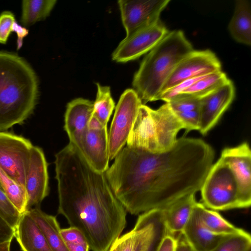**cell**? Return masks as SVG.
I'll return each mask as SVG.
<instances>
[{"instance_id":"cell-1","label":"cell","mask_w":251,"mask_h":251,"mask_svg":"<svg viewBox=\"0 0 251 251\" xmlns=\"http://www.w3.org/2000/svg\"><path fill=\"white\" fill-rule=\"evenodd\" d=\"M214 158L213 149L203 140L182 137L164 152L123 148L105 175L126 211L138 215L164 210L180 198L196 194Z\"/></svg>"},{"instance_id":"cell-2","label":"cell","mask_w":251,"mask_h":251,"mask_svg":"<svg viewBox=\"0 0 251 251\" xmlns=\"http://www.w3.org/2000/svg\"><path fill=\"white\" fill-rule=\"evenodd\" d=\"M57 213L78 229L92 251H109L126 224V211L105 173L94 170L69 143L55 155Z\"/></svg>"},{"instance_id":"cell-3","label":"cell","mask_w":251,"mask_h":251,"mask_svg":"<svg viewBox=\"0 0 251 251\" xmlns=\"http://www.w3.org/2000/svg\"><path fill=\"white\" fill-rule=\"evenodd\" d=\"M38 95V79L30 65L16 54L0 51V132L23 123Z\"/></svg>"},{"instance_id":"cell-4","label":"cell","mask_w":251,"mask_h":251,"mask_svg":"<svg viewBox=\"0 0 251 251\" xmlns=\"http://www.w3.org/2000/svg\"><path fill=\"white\" fill-rule=\"evenodd\" d=\"M194 50L182 30L169 31L142 60L132 86L143 104L158 100L162 88L178 63Z\"/></svg>"},{"instance_id":"cell-5","label":"cell","mask_w":251,"mask_h":251,"mask_svg":"<svg viewBox=\"0 0 251 251\" xmlns=\"http://www.w3.org/2000/svg\"><path fill=\"white\" fill-rule=\"evenodd\" d=\"M200 190L206 208L215 211L242 208L235 178L221 157L211 167Z\"/></svg>"},{"instance_id":"cell-6","label":"cell","mask_w":251,"mask_h":251,"mask_svg":"<svg viewBox=\"0 0 251 251\" xmlns=\"http://www.w3.org/2000/svg\"><path fill=\"white\" fill-rule=\"evenodd\" d=\"M142 104L133 89H126L121 95L108 133L109 160L114 159L126 143Z\"/></svg>"},{"instance_id":"cell-7","label":"cell","mask_w":251,"mask_h":251,"mask_svg":"<svg viewBox=\"0 0 251 251\" xmlns=\"http://www.w3.org/2000/svg\"><path fill=\"white\" fill-rule=\"evenodd\" d=\"M33 147L24 137L0 132V168L24 187Z\"/></svg>"},{"instance_id":"cell-8","label":"cell","mask_w":251,"mask_h":251,"mask_svg":"<svg viewBox=\"0 0 251 251\" xmlns=\"http://www.w3.org/2000/svg\"><path fill=\"white\" fill-rule=\"evenodd\" d=\"M170 0H120L118 1L123 25L128 36L159 22Z\"/></svg>"},{"instance_id":"cell-9","label":"cell","mask_w":251,"mask_h":251,"mask_svg":"<svg viewBox=\"0 0 251 251\" xmlns=\"http://www.w3.org/2000/svg\"><path fill=\"white\" fill-rule=\"evenodd\" d=\"M169 32L160 20L153 25L126 36L113 52L112 59L120 63L136 59L151 50Z\"/></svg>"},{"instance_id":"cell-10","label":"cell","mask_w":251,"mask_h":251,"mask_svg":"<svg viewBox=\"0 0 251 251\" xmlns=\"http://www.w3.org/2000/svg\"><path fill=\"white\" fill-rule=\"evenodd\" d=\"M222 71L221 62L211 50H193L177 65L164 85L161 94L187 79Z\"/></svg>"},{"instance_id":"cell-11","label":"cell","mask_w":251,"mask_h":251,"mask_svg":"<svg viewBox=\"0 0 251 251\" xmlns=\"http://www.w3.org/2000/svg\"><path fill=\"white\" fill-rule=\"evenodd\" d=\"M229 166L237 182L242 208L251 203V151L249 145L243 142L237 146L225 148L221 155Z\"/></svg>"},{"instance_id":"cell-12","label":"cell","mask_w":251,"mask_h":251,"mask_svg":"<svg viewBox=\"0 0 251 251\" xmlns=\"http://www.w3.org/2000/svg\"><path fill=\"white\" fill-rule=\"evenodd\" d=\"M235 97V87L229 79L211 94L200 100L199 131L205 135L218 122Z\"/></svg>"},{"instance_id":"cell-13","label":"cell","mask_w":251,"mask_h":251,"mask_svg":"<svg viewBox=\"0 0 251 251\" xmlns=\"http://www.w3.org/2000/svg\"><path fill=\"white\" fill-rule=\"evenodd\" d=\"M25 188L28 210L40 204L49 194L48 163L43 150L39 147L33 146L32 148Z\"/></svg>"},{"instance_id":"cell-14","label":"cell","mask_w":251,"mask_h":251,"mask_svg":"<svg viewBox=\"0 0 251 251\" xmlns=\"http://www.w3.org/2000/svg\"><path fill=\"white\" fill-rule=\"evenodd\" d=\"M75 146L94 170L101 173L108 170L109 155L107 127L88 129Z\"/></svg>"},{"instance_id":"cell-15","label":"cell","mask_w":251,"mask_h":251,"mask_svg":"<svg viewBox=\"0 0 251 251\" xmlns=\"http://www.w3.org/2000/svg\"><path fill=\"white\" fill-rule=\"evenodd\" d=\"M151 114L154 122L159 152L170 150L176 141V135L184 126L166 102L156 110L151 108Z\"/></svg>"},{"instance_id":"cell-16","label":"cell","mask_w":251,"mask_h":251,"mask_svg":"<svg viewBox=\"0 0 251 251\" xmlns=\"http://www.w3.org/2000/svg\"><path fill=\"white\" fill-rule=\"evenodd\" d=\"M201 203L197 202L181 234L194 251H212L226 236L210 232L201 216Z\"/></svg>"},{"instance_id":"cell-17","label":"cell","mask_w":251,"mask_h":251,"mask_svg":"<svg viewBox=\"0 0 251 251\" xmlns=\"http://www.w3.org/2000/svg\"><path fill=\"white\" fill-rule=\"evenodd\" d=\"M93 110L94 101L81 98L75 99L67 104L64 127L70 143L75 145L88 129Z\"/></svg>"},{"instance_id":"cell-18","label":"cell","mask_w":251,"mask_h":251,"mask_svg":"<svg viewBox=\"0 0 251 251\" xmlns=\"http://www.w3.org/2000/svg\"><path fill=\"white\" fill-rule=\"evenodd\" d=\"M150 110L151 108L145 104L140 106L126 146L158 152L155 128Z\"/></svg>"},{"instance_id":"cell-19","label":"cell","mask_w":251,"mask_h":251,"mask_svg":"<svg viewBox=\"0 0 251 251\" xmlns=\"http://www.w3.org/2000/svg\"><path fill=\"white\" fill-rule=\"evenodd\" d=\"M14 230V237L23 251H52L28 211L21 215Z\"/></svg>"},{"instance_id":"cell-20","label":"cell","mask_w":251,"mask_h":251,"mask_svg":"<svg viewBox=\"0 0 251 251\" xmlns=\"http://www.w3.org/2000/svg\"><path fill=\"white\" fill-rule=\"evenodd\" d=\"M197 202L195 193H192L162 210L165 226L169 234L175 237L181 234Z\"/></svg>"},{"instance_id":"cell-21","label":"cell","mask_w":251,"mask_h":251,"mask_svg":"<svg viewBox=\"0 0 251 251\" xmlns=\"http://www.w3.org/2000/svg\"><path fill=\"white\" fill-rule=\"evenodd\" d=\"M228 29L237 42L248 46L251 45V8L249 0H236Z\"/></svg>"},{"instance_id":"cell-22","label":"cell","mask_w":251,"mask_h":251,"mask_svg":"<svg viewBox=\"0 0 251 251\" xmlns=\"http://www.w3.org/2000/svg\"><path fill=\"white\" fill-rule=\"evenodd\" d=\"M36 223L52 251H69L61 235L55 216L44 212L38 207L27 211Z\"/></svg>"},{"instance_id":"cell-23","label":"cell","mask_w":251,"mask_h":251,"mask_svg":"<svg viewBox=\"0 0 251 251\" xmlns=\"http://www.w3.org/2000/svg\"><path fill=\"white\" fill-rule=\"evenodd\" d=\"M148 223L136 251H156L167 231L162 210L147 211Z\"/></svg>"},{"instance_id":"cell-24","label":"cell","mask_w":251,"mask_h":251,"mask_svg":"<svg viewBox=\"0 0 251 251\" xmlns=\"http://www.w3.org/2000/svg\"><path fill=\"white\" fill-rule=\"evenodd\" d=\"M229 80L222 71L207 75L197 80L175 99L180 97H191L201 100L216 90Z\"/></svg>"},{"instance_id":"cell-25","label":"cell","mask_w":251,"mask_h":251,"mask_svg":"<svg viewBox=\"0 0 251 251\" xmlns=\"http://www.w3.org/2000/svg\"><path fill=\"white\" fill-rule=\"evenodd\" d=\"M201 216L206 228L212 233L228 236L243 233L246 231L236 227L223 218L217 211L209 209L201 203Z\"/></svg>"},{"instance_id":"cell-26","label":"cell","mask_w":251,"mask_h":251,"mask_svg":"<svg viewBox=\"0 0 251 251\" xmlns=\"http://www.w3.org/2000/svg\"><path fill=\"white\" fill-rule=\"evenodd\" d=\"M56 2V0H24L22 23L29 25L45 19L50 15Z\"/></svg>"},{"instance_id":"cell-27","label":"cell","mask_w":251,"mask_h":251,"mask_svg":"<svg viewBox=\"0 0 251 251\" xmlns=\"http://www.w3.org/2000/svg\"><path fill=\"white\" fill-rule=\"evenodd\" d=\"M0 186L21 215L28 211L25 189L0 168Z\"/></svg>"},{"instance_id":"cell-28","label":"cell","mask_w":251,"mask_h":251,"mask_svg":"<svg viewBox=\"0 0 251 251\" xmlns=\"http://www.w3.org/2000/svg\"><path fill=\"white\" fill-rule=\"evenodd\" d=\"M97 93L94 101L93 116L104 126H107L109 120L115 108L114 101L111 96L110 88L97 83Z\"/></svg>"},{"instance_id":"cell-29","label":"cell","mask_w":251,"mask_h":251,"mask_svg":"<svg viewBox=\"0 0 251 251\" xmlns=\"http://www.w3.org/2000/svg\"><path fill=\"white\" fill-rule=\"evenodd\" d=\"M147 223V212L140 214L133 228L116 240L119 247V251H136Z\"/></svg>"},{"instance_id":"cell-30","label":"cell","mask_w":251,"mask_h":251,"mask_svg":"<svg viewBox=\"0 0 251 251\" xmlns=\"http://www.w3.org/2000/svg\"><path fill=\"white\" fill-rule=\"evenodd\" d=\"M212 251H251V236L246 231L226 236Z\"/></svg>"},{"instance_id":"cell-31","label":"cell","mask_w":251,"mask_h":251,"mask_svg":"<svg viewBox=\"0 0 251 251\" xmlns=\"http://www.w3.org/2000/svg\"><path fill=\"white\" fill-rule=\"evenodd\" d=\"M60 233L69 251H89L86 239L77 228L70 226L61 229Z\"/></svg>"},{"instance_id":"cell-32","label":"cell","mask_w":251,"mask_h":251,"mask_svg":"<svg viewBox=\"0 0 251 251\" xmlns=\"http://www.w3.org/2000/svg\"><path fill=\"white\" fill-rule=\"evenodd\" d=\"M21 215L0 186V217L14 228Z\"/></svg>"},{"instance_id":"cell-33","label":"cell","mask_w":251,"mask_h":251,"mask_svg":"<svg viewBox=\"0 0 251 251\" xmlns=\"http://www.w3.org/2000/svg\"><path fill=\"white\" fill-rule=\"evenodd\" d=\"M167 103L175 113H182L199 109L200 100L191 97H180Z\"/></svg>"},{"instance_id":"cell-34","label":"cell","mask_w":251,"mask_h":251,"mask_svg":"<svg viewBox=\"0 0 251 251\" xmlns=\"http://www.w3.org/2000/svg\"><path fill=\"white\" fill-rule=\"evenodd\" d=\"M175 113L183 123L186 133L193 130H199L200 123L199 109Z\"/></svg>"},{"instance_id":"cell-35","label":"cell","mask_w":251,"mask_h":251,"mask_svg":"<svg viewBox=\"0 0 251 251\" xmlns=\"http://www.w3.org/2000/svg\"><path fill=\"white\" fill-rule=\"evenodd\" d=\"M15 18L14 14L9 11H3L0 15V43H6L12 31Z\"/></svg>"},{"instance_id":"cell-36","label":"cell","mask_w":251,"mask_h":251,"mask_svg":"<svg viewBox=\"0 0 251 251\" xmlns=\"http://www.w3.org/2000/svg\"><path fill=\"white\" fill-rule=\"evenodd\" d=\"M14 237V228L0 217V242L12 241Z\"/></svg>"},{"instance_id":"cell-37","label":"cell","mask_w":251,"mask_h":251,"mask_svg":"<svg viewBox=\"0 0 251 251\" xmlns=\"http://www.w3.org/2000/svg\"><path fill=\"white\" fill-rule=\"evenodd\" d=\"M176 238L168 233L161 240L156 251H175Z\"/></svg>"},{"instance_id":"cell-38","label":"cell","mask_w":251,"mask_h":251,"mask_svg":"<svg viewBox=\"0 0 251 251\" xmlns=\"http://www.w3.org/2000/svg\"><path fill=\"white\" fill-rule=\"evenodd\" d=\"M12 31L16 32L17 35V49L18 50H19L22 47L23 39L24 37L27 35L28 33V30L25 28L19 25L16 22V21H15L13 24Z\"/></svg>"},{"instance_id":"cell-39","label":"cell","mask_w":251,"mask_h":251,"mask_svg":"<svg viewBox=\"0 0 251 251\" xmlns=\"http://www.w3.org/2000/svg\"><path fill=\"white\" fill-rule=\"evenodd\" d=\"M176 243L175 251H194L186 241L182 234L176 237Z\"/></svg>"},{"instance_id":"cell-40","label":"cell","mask_w":251,"mask_h":251,"mask_svg":"<svg viewBox=\"0 0 251 251\" xmlns=\"http://www.w3.org/2000/svg\"><path fill=\"white\" fill-rule=\"evenodd\" d=\"M106 127L107 126H103L100 121L92 115L88 123V129L98 130Z\"/></svg>"},{"instance_id":"cell-41","label":"cell","mask_w":251,"mask_h":251,"mask_svg":"<svg viewBox=\"0 0 251 251\" xmlns=\"http://www.w3.org/2000/svg\"><path fill=\"white\" fill-rule=\"evenodd\" d=\"M11 241L0 242V251H10Z\"/></svg>"},{"instance_id":"cell-42","label":"cell","mask_w":251,"mask_h":251,"mask_svg":"<svg viewBox=\"0 0 251 251\" xmlns=\"http://www.w3.org/2000/svg\"><path fill=\"white\" fill-rule=\"evenodd\" d=\"M119 247L117 242L116 241L110 248L109 251H119Z\"/></svg>"}]
</instances>
